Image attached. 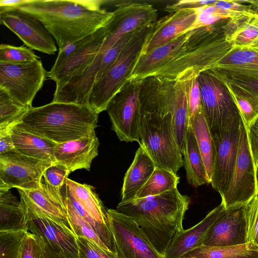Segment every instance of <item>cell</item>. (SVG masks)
<instances>
[{
	"mask_svg": "<svg viewBox=\"0 0 258 258\" xmlns=\"http://www.w3.org/2000/svg\"><path fill=\"white\" fill-rule=\"evenodd\" d=\"M240 86L243 88L249 89L258 94V81L250 79H241L230 81Z\"/></svg>",
	"mask_w": 258,
	"mask_h": 258,
	"instance_id": "681fc988",
	"label": "cell"
},
{
	"mask_svg": "<svg viewBox=\"0 0 258 258\" xmlns=\"http://www.w3.org/2000/svg\"><path fill=\"white\" fill-rule=\"evenodd\" d=\"M256 172L247 132L241 119L236 164L229 188L222 198L225 208L245 205L258 194Z\"/></svg>",
	"mask_w": 258,
	"mask_h": 258,
	"instance_id": "7c38bea8",
	"label": "cell"
},
{
	"mask_svg": "<svg viewBox=\"0 0 258 258\" xmlns=\"http://www.w3.org/2000/svg\"><path fill=\"white\" fill-rule=\"evenodd\" d=\"M137 31L122 37L112 47L99 52L86 67L64 82L56 85L52 102L88 105L89 95L94 83L115 61Z\"/></svg>",
	"mask_w": 258,
	"mask_h": 258,
	"instance_id": "ba28073f",
	"label": "cell"
},
{
	"mask_svg": "<svg viewBox=\"0 0 258 258\" xmlns=\"http://www.w3.org/2000/svg\"><path fill=\"white\" fill-rule=\"evenodd\" d=\"M172 84L165 80L152 79L139 87L142 145L156 167L176 174L184 165L182 153L174 138L171 113Z\"/></svg>",
	"mask_w": 258,
	"mask_h": 258,
	"instance_id": "6da1fadb",
	"label": "cell"
},
{
	"mask_svg": "<svg viewBox=\"0 0 258 258\" xmlns=\"http://www.w3.org/2000/svg\"><path fill=\"white\" fill-rule=\"evenodd\" d=\"M202 107L213 139L221 136L241 120L225 83L210 71L198 76Z\"/></svg>",
	"mask_w": 258,
	"mask_h": 258,
	"instance_id": "52a82bcc",
	"label": "cell"
},
{
	"mask_svg": "<svg viewBox=\"0 0 258 258\" xmlns=\"http://www.w3.org/2000/svg\"><path fill=\"white\" fill-rule=\"evenodd\" d=\"M228 21L222 20L212 25L190 30L179 53L151 76L175 79L189 70L198 75L209 70L233 49L225 37V26Z\"/></svg>",
	"mask_w": 258,
	"mask_h": 258,
	"instance_id": "5b68a950",
	"label": "cell"
},
{
	"mask_svg": "<svg viewBox=\"0 0 258 258\" xmlns=\"http://www.w3.org/2000/svg\"><path fill=\"white\" fill-rule=\"evenodd\" d=\"M61 191L65 202L69 223L76 237H83L89 239L104 249L110 251L90 224L74 208L66 195L63 187Z\"/></svg>",
	"mask_w": 258,
	"mask_h": 258,
	"instance_id": "d590c367",
	"label": "cell"
},
{
	"mask_svg": "<svg viewBox=\"0 0 258 258\" xmlns=\"http://www.w3.org/2000/svg\"><path fill=\"white\" fill-rule=\"evenodd\" d=\"M45 245L41 238L29 231L23 241L19 258H45Z\"/></svg>",
	"mask_w": 258,
	"mask_h": 258,
	"instance_id": "ee69618b",
	"label": "cell"
},
{
	"mask_svg": "<svg viewBox=\"0 0 258 258\" xmlns=\"http://www.w3.org/2000/svg\"><path fill=\"white\" fill-rule=\"evenodd\" d=\"M107 32L106 26L59 50L47 78L59 85L88 66L100 52Z\"/></svg>",
	"mask_w": 258,
	"mask_h": 258,
	"instance_id": "8fae6325",
	"label": "cell"
},
{
	"mask_svg": "<svg viewBox=\"0 0 258 258\" xmlns=\"http://www.w3.org/2000/svg\"><path fill=\"white\" fill-rule=\"evenodd\" d=\"M25 216L28 230L52 250L66 258H79L77 237L71 227L44 218Z\"/></svg>",
	"mask_w": 258,
	"mask_h": 258,
	"instance_id": "44dd1931",
	"label": "cell"
},
{
	"mask_svg": "<svg viewBox=\"0 0 258 258\" xmlns=\"http://www.w3.org/2000/svg\"><path fill=\"white\" fill-rule=\"evenodd\" d=\"M16 150L11 133L0 135V154Z\"/></svg>",
	"mask_w": 258,
	"mask_h": 258,
	"instance_id": "c3c4849f",
	"label": "cell"
},
{
	"mask_svg": "<svg viewBox=\"0 0 258 258\" xmlns=\"http://www.w3.org/2000/svg\"><path fill=\"white\" fill-rule=\"evenodd\" d=\"M47 72L40 59L20 63L0 62V89L14 101L30 109L47 78Z\"/></svg>",
	"mask_w": 258,
	"mask_h": 258,
	"instance_id": "9c48e42d",
	"label": "cell"
},
{
	"mask_svg": "<svg viewBox=\"0 0 258 258\" xmlns=\"http://www.w3.org/2000/svg\"><path fill=\"white\" fill-rule=\"evenodd\" d=\"M49 163L24 155L16 150L0 154V190L38 188Z\"/></svg>",
	"mask_w": 258,
	"mask_h": 258,
	"instance_id": "4fadbf2b",
	"label": "cell"
},
{
	"mask_svg": "<svg viewBox=\"0 0 258 258\" xmlns=\"http://www.w3.org/2000/svg\"><path fill=\"white\" fill-rule=\"evenodd\" d=\"M256 174L257 183V186H258V168L256 169Z\"/></svg>",
	"mask_w": 258,
	"mask_h": 258,
	"instance_id": "11a10c76",
	"label": "cell"
},
{
	"mask_svg": "<svg viewBox=\"0 0 258 258\" xmlns=\"http://www.w3.org/2000/svg\"><path fill=\"white\" fill-rule=\"evenodd\" d=\"M45 258H66L60 254L52 250L46 244L45 245Z\"/></svg>",
	"mask_w": 258,
	"mask_h": 258,
	"instance_id": "816d5d0a",
	"label": "cell"
},
{
	"mask_svg": "<svg viewBox=\"0 0 258 258\" xmlns=\"http://www.w3.org/2000/svg\"><path fill=\"white\" fill-rule=\"evenodd\" d=\"M156 168L155 164L142 145L126 172L121 191L120 203L135 199L139 190L147 181Z\"/></svg>",
	"mask_w": 258,
	"mask_h": 258,
	"instance_id": "484cf974",
	"label": "cell"
},
{
	"mask_svg": "<svg viewBox=\"0 0 258 258\" xmlns=\"http://www.w3.org/2000/svg\"><path fill=\"white\" fill-rule=\"evenodd\" d=\"M209 71L222 81H258V54L246 48H233Z\"/></svg>",
	"mask_w": 258,
	"mask_h": 258,
	"instance_id": "7402d4cb",
	"label": "cell"
},
{
	"mask_svg": "<svg viewBox=\"0 0 258 258\" xmlns=\"http://www.w3.org/2000/svg\"><path fill=\"white\" fill-rule=\"evenodd\" d=\"M223 82L238 108L246 130L248 131L258 119V94L234 83Z\"/></svg>",
	"mask_w": 258,
	"mask_h": 258,
	"instance_id": "d6a6232c",
	"label": "cell"
},
{
	"mask_svg": "<svg viewBox=\"0 0 258 258\" xmlns=\"http://www.w3.org/2000/svg\"><path fill=\"white\" fill-rule=\"evenodd\" d=\"M140 79H130L109 102L106 111L111 128L120 141L141 145Z\"/></svg>",
	"mask_w": 258,
	"mask_h": 258,
	"instance_id": "30bf717a",
	"label": "cell"
},
{
	"mask_svg": "<svg viewBox=\"0 0 258 258\" xmlns=\"http://www.w3.org/2000/svg\"><path fill=\"white\" fill-rule=\"evenodd\" d=\"M240 122L232 125L221 136L213 139L215 156L211 184L221 198L229 188L235 168Z\"/></svg>",
	"mask_w": 258,
	"mask_h": 258,
	"instance_id": "ac0fdd59",
	"label": "cell"
},
{
	"mask_svg": "<svg viewBox=\"0 0 258 258\" xmlns=\"http://www.w3.org/2000/svg\"><path fill=\"white\" fill-rule=\"evenodd\" d=\"M11 135L15 150L20 153L51 164L55 163L54 142L17 126L12 129Z\"/></svg>",
	"mask_w": 258,
	"mask_h": 258,
	"instance_id": "4316f807",
	"label": "cell"
},
{
	"mask_svg": "<svg viewBox=\"0 0 258 258\" xmlns=\"http://www.w3.org/2000/svg\"><path fill=\"white\" fill-rule=\"evenodd\" d=\"M115 6L113 17L106 26V37L100 52L112 47L125 35L152 26L157 21V10L152 5L124 2L117 4Z\"/></svg>",
	"mask_w": 258,
	"mask_h": 258,
	"instance_id": "9a60e30c",
	"label": "cell"
},
{
	"mask_svg": "<svg viewBox=\"0 0 258 258\" xmlns=\"http://www.w3.org/2000/svg\"><path fill=\"white\" fill-rule=\"evenodd\" d=\"M70 173L66 166L55 163L44 171L43 181L55 191L60 192Z\"/></svg>",
	"mask_w": 258,
	"mask_h": 258,
	"instance_id": "7bdbcfd3",
	"label": "cell"
},
{
	"mask_svg": "<svg viewBox=\"0 0 258 258\" xmlns=\"http://www.w3.org/2000/svg\"><path fill=\"white\" fill-rule=\"evenodd\" d=\"M246 132L250 153L256 170L258 168V119Z\"/></svg>",
	"mask_w": 258,
	"mask_h": 258,
	"instance_id": "bcb514c9",
	"label": "cell"
},
{
	"mask_svg": "<svg viewBox=\"0 0 258 258\" xmlns=\"http://www.w3.org/2000/svg\"><path fill=\"white\" fill-rule=\"evenodd\" d=\"M217 1L181 0L167 6L165 10L172 13L183 9H194L214 4Z\"/></svg>",
	"mask_w": 258,
	"mask_h": 258,
	"instance_id": "7dc6e473",
	"label": "cell"
},
{
	"mask_svg": "<svg viewBox=\"0 0 258 258\" xmlns=\"http://www.w3.org/2000/svg\"><path fill=\"white\" fill-rule=\"evenodd\" d=\"M0 22L32 50L47 54H54L57 50L53 38L42 23L18 9L0 12Z\"/></svg>",
	"mask_w": 258,
	"mask_h": 258,
	"instance_id": "2e32d148",
	"label": "cell"
},
{
	"mask_svg": "<svg viewBox=\"0 0 258 258\" xmlns=\"http://www.w3.org/2000/svg\"><path fill=\"white\" fill-rule=\"evenodd\" d=\"M198 74L194 72L189 89V119H191L202 108L200 90L198 81Z\"/></svg>",
	"mask_w": 258,
	"mask_h": 258,
	"instance_id": "f6af8a7d",
	"label": "cell"
},
{
	"mask_svg": "<svg viewBox=\"0 0 258 258\" xmlns=\"http://www.w3.org/2000/svg\"><path fill=\"white\" fill-rule=\"evenodd\" d=\"M67 192L72 196L92 217L98 222L109 225L108 212L93 187L81 184L69 178L65 183Z\"/></svg>",
	"mask_w": 258,
	"mask_h": 258,
	"instance_id": "83f0119b",
	"label": "cell"
},
{
	"mask_svg": "<svg viewBox=\"0 0 258 258\" xmlns=\"http://www.w3.org/2000/svg\"><path fill=\"white\" fill-rule=\"evenodd\" d=\"M182 154L184 156V166L189 184L196 187L208 183L203 159L189 123Z\"/></svg>",
	"mask_w": 258,
	"mask_h": 258,
	"instance_id": "f1b7e54d",
	"label": "cell"
},
{
	"mask_svg": "<svg viewBox=\"0 0 258 258\" xmlns=\"http://www.w3.org/2000/svg\"><path fill=\"white\" fill-rule=\"evenodd\" d=\"M109 1L27 0L17 9L37 19L59 50L106 27L113 12L102 9Z\"/></svg>",
	"mask_w": 258,
	"mask_h": 258,
	"instance_id": "7a4b0ae2",
	"label": "cell"
},
{
	"mask_svg": "<svg viewBox=\"0 0 258 258\" xmlns=\"http://www.w3.org/2000/svg\"><path fill=\"white\" fill-rule=\"evenodd\" d=\"M243 48H246L247 49L250 50L258 54V39L256 40L248 46Z\"/></svg>",
	"mask_w": 258,
	"mask_h": 258,
	"instance_id": "f5cc1de1",
	"label": "cell"
},
{
	"mask_svg": "<svg viewBox=\"0 0 258 258\" xmlns=\"http://www.w3.org/2000/svg\"><path fill=\"white\" fill-rule=\"evenodd\" d=\"M79 258H118L117 254L107 250L96 242L83 237H77Z\"/></svg>",
	"mask_w": 258,
	"mask_h": 258,
	"instance_id": "b9f144b4",
	"label": "cell"
},
{
	"mask_svg": "<svg viewBox=\"0 0 258 258\" xmlns=\"http://www.w3.org/2000/svg\"><path fill=\"white\" fill-rule=\"evenodd\" d=\"M226 39L233 49L245 48L258 39V23L253 17Z\"/></svg>",
	"mask_w": 258,
	"mask_h": 258,
	"instance_id": "ab89813d",
	"label": "cell"
},
{
	"mask_svg": "<svg viewBox=\"0 0 258 258\" xmlns=\"http://www.w3.org/2000/svg\"><path fill=\"white\" fill-rule=\"evenodd\" d=\"M17 189L26 215L46 218L71 227L62 191H55L44 181L36 189Z\"/></svg>",
	"mask_w": 258,
	"mask_h": 258,
	"instance_id": "e0dca14e",
	"label": "cell"
},
{
	"mask_svg": "<svg viewBox=\"0 0 258 258\" xmlns=\"http://www.w3.org/2000/svg\"><path fill=\"white\" fill-rule=\"evenodd\" d=\"M225 208L221 202L198 224L179 232L171 241L164 258H181L187 252L202 245L210 228Z\"/></svg>",
	"mask_w": 258,
	"mask_h": 258,
	"instance_id": "cb8c5ba5",
	"label": "cell"
},
{
	"mask_svg": "<svg viewBox=\"0 0 258 258\" xmlns=\"http://www.w3.org/2000/svg\"><path fill=\"white\" fill-rule=\"evenodd\" d=\"M247 243L258 246V194L244 206Z\"/></svg>",
	"mask_w": 258,
	"mask_h": 258,
	"instance_id": "60d3db41",
	"label": "cell"
},
{
	"mask_svg": "<svg viewBox=\"0 0 258 258\" xmlns=\"http://www.w3.org/2000/svg\"><path fill=\"white\" fill-rule=\"evenodd\" d=\"M98 115L89 105L51 102L32 107L16 126L61 144L95 134Z\"/></svg>",
	"mask_w": 258,
	"mask_h": 258,
	"instance_id": "277c9868",
	"label": "cell"
},
{
	"mask_svg": "<svg viewBox=\"0 0 258 258\" xmlns=\"http://www.w3.org/2000/svg\"><path fill=\"white\" fill-rule=\"evenodd\" d=\"M181 258H258V246L251 242L228 246L202 245L187 252Z\"/></svg>",
	"mask_w": 258,
	"mask_h": 258,
	"instance_id": "4dcf8cb0",
	"label": "cell"
},
{
	"mask_svg": "<svg viewBox=\"0 0 258 258\" xmlns=\"http://www.w3.org/2000/svg\"><path fill=\"white\" fill-rule=\"evenodd\" d=\"M254 5L257 8L256 13L254 14V18L255 21L258 23V1H254Z\"/></svg>",
	"mask_w": 258,
	"mask_h": 258,
	"instance_id": "db71d44e",
	"label": "cell"
},
{
	"mask_svg": "<svg viewBox=\"0 0 258 258\" xmlns=\"http://www.w3.org/2000/svg\"><path fill=\"white\" fill-rule=\"evenodd\" d=\"M179 179L173 172L156 167L147 181L138 192L135 199L157 196L177 188Z\"/></svg>",
	"mask_w": 258,
	"mask_h": 258,
	"instance_id": "836d02e7",
	"label": "cell"
},
{
	"mask_svg": "<svg viewBox=\"0 0 258 258\" xmlns=\"http://www.w3.org/2000/svg\"><path fill=\"white\" fill-rule=\"evenodd\" d=\"M197 16V8L183 9L170 13L156 21L146 37L140 55L190 31Z\"/></svg>",
	"mask_w": 258,
	"mask_h": 258,
	"instance_id": "ffe728a7",
	"label": "cell"
},
{
	"mask_svg": "<svg viewBox=\"0 0 258 258\" xmlns=\"http://www.w3.org/2000/svg\"><path fill=\"white\" fill-rule=\"evenodd\" d=\"M244 206L225 208L210 228L203 245L228 246L247 243Z\"/></svg>",
	"mask_w": 258,
	"mask_h": 258,
	"instance_id": "d6986e66",
	"label": "cell"
},
{
	"mask_svg": "<svg viewBox=\"0 0 258 258\" xmlns=\"http://www.w3.org/2000/svg\"><path fill=\"white\" fill-rule=\"evenodd\" d=\"M0 231L27 229L21 203L10 190H0Z\"/></svg>",
	"mask_w": 258,
	"mask_h": 258,
	"instance_id": "1f68e13d",
	"label": "cell"
},
{
	"mask_svg": "<svg viewBox=\"0 0 258 258\" xmlns=\"http://www.w3.org/2000/svg\"><path fill=\"white\" fill-rule=\"evenodd\" d=\"M153 25L138 30L115 61L94 83L88 105L98 114L106 110L111 99L130 79L146 37Z\"/></svg>",
	"mask_w": 258,
	"mask_h": 258,
	"instance_id": "8992f818",
	"label": "cell"
},
{
	"mask_svg": "<svg viewBox=\"0 0 258 258\" xmlns=\"http://www.w3.org/2000/svg\"><path fill=\"white\" fill-rule=\"evenodd\" d=\"M190 31L166 44L140 55L130 79H141L151 76L172 60L181 50Z\"/></svg>",
	"mask_w": 258,
	"mask_h": 258,
	"instance_id": "d4e9b609",
	"label": "cell"
},
{
	"mask_svg": "<svg viewBox=\"0 0 258 258\" xmlns=\"http://www.w3.org/2000/svg\"><path fill=\"white\" fill-rule=\"evenodd\" d=\"M107 212L118 258H164L135 221L116 209H108Z\"/></svg>",
	"mask_w": 258,
	"mask_h": 258,
	"instance_id": "5bb4252c",
	"label": "cell"
},
{
	"mask_svg": "<svg viewBox=\"0 0 258 258\" xmlns=\"http://www.w3.org/2000/svg\"><path fill=\"white\" fill-rule=\"evenodd\" d=\"M189 198L177 188L164 193L119 203L116 210L140 228L154 248L164 256L171 241L183 230Z\"/></svg>",
	"mask_w": 258,
	"mask_h": 258,
	"instance_id": "3957f363",
	"label": "cell"
},
{
	"mask_svg": "<svg viewBox=\"0 0 258 258\" xmlns=\"http://www.w3.org/2000/svg\"><path fill=\"white\" fill-rule=\"evenodd\" d=\"M99 146L95 133L56 144L54 151L55 163L66 166L71 172L81 169L89 171L93 160L98 155Z\"/></svg>",
	"mask_w": 258,
	"mask_h": 258,
	"instance_id": "603a6c76",
	"label": "cell"
},
{
	"mask_svg": "<svg viewBox=\"0 0 258 258\" xmlns=\"http://www.w3.org/2000/svg\"><path fill=\"white\" fill-rule=\"evenodd\" d=\"M29 109L0 89V135L11 133Z\"/></svg>",
	"mask_w": 258,
	"mask_h": 258,
	"instance_id": "e575fe53",
	"label": "cell"
},
{
	"mask_svg": "<svg viewBox=\"0 0 258 258\" xmlns=\"http://www.w3.org/2000/svg\"><path fill=\"white\" fill-rule=\"evenodd\" d=\"M27 2V0H1L0 12L6 10L15 9Z\"/></svg>",
	"mask_w": 258,
	"mask_h": 258,
	"instance_id": "f907efd6",
	"label": "cell"
},
{
	"mask_svg": "<svg viewBox=\"0 0 258 258\" xmlns=\"http://www.w3.org/2000/svg\"><path fill=\"white\" fill-rule=\"evenodd\" d=\"M27 229L0 231V258H19Z\"/></svg>",
	"mask_w": 258,
	"mask_h": 258,
	"instance_id": "74e56055",
	"label": "cell"
},
{
	"mask_svg": "<svg viewBox=\"0 0 258 258\" xmlns=\"http://www.w3.org/2000/svg\"><path fill=\"white\" fill-rule=\"evenodd\" d=\"M196 137L205 167L208 183H211L215 156V146L202 108L189 121Z\"/></svg>",
	"mask_w": 258,
	"mask_h": 258,
	"instance_id": "f546056e",
	"label": "cell"
},
{
	"mask_svg": "<svg viewBox=\"0 0 258 258\" xmlns=\"http://www.w3.org/2000/svg\"><path fill=\"white\" fill-rule=\"evenodd\" d=\"M198 16L191 30L211 26L224 19H231L255 13L254 12L222 10L213 5L197 8Z\"/></svg>",
	"mask_w": 258,
	"mask_h": 258,
	"instance_id": "8d00e7d4",
	"label": "cell"
},
{
	"mask_svg": "<svg viewBox=\"0 0 258 258\" xmlns=\"http://www.w3.org/2000/svg\"><path fill=\"white\" fill-rule=\"evenodd\" d=\"M40 59L32 49L24 45L16 46L7 44L0 45V62L20 63Z\"/></svg>",
	"mask_w": 258,
	"mask_h": 258,
	"instance_id": "f35d334b",
	"label": "cell"
}]
</instances>
